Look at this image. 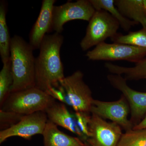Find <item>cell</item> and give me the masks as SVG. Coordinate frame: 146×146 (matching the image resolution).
Segmentation results:
<instances>
[{"label": "cell", "instance_id": "277c9868", "mask_svg": "<svg viewBox=\"0 0 146 146\" xmlns=\"http://www.w3.org/2000/svg\"><path fill=\"white\" fill-rule=\"evenodd\" d=\"M89 22L86 34L80 43L84 51L115 36L120 26L119 22L108 12L102 9L96 10Z\"/></svg>", "mask_w": 146, "mask_h": 146}, {"label": "cell", "instance_id": "e0dca14e", "mask_svg": "<svg viewBox=\"0 0 146 146\" xmlns=\"http://www.w3.org/2000/svg\"><path fill=\"white\" fill-rule=\"evenodd\" d=\"M7 4L5 1L0 2V55L3 63L10 58L11 38L6 21Z\"/></svg>", "mask_w": 146, "mask_h": 146}, {"label": "cell", "instance_id": "ffe728a7", "mask_svg": "<svg viewBox=\"0 0 146 146\" xmlns=\"http://www.w3.org/2000/svg\"><path fill=\"white\" fill-rule=\"evenodd\" d=\"M13 82L10 58L8 61L3 63V68L0 72V107L10 95Z\"/></svg>", "mask_w": 146, "mask_h": 146}, {"label": "cell", "instance_id": "5bb4252c", "mask_svg": "<svg viewBox=\"0 0 146 146\" xmlns=\"http://www.w3.org/2000/svg\"><path fill=\"white\" fill-rule=\"evenodd\" d=\"M42 136L44 146H89L81 138L66 134L48 120Z\"/></svg>", "mask_w": 146, "mask_h": 146}, {"label": "cell", "instance_id": "9c48e42d", "mask_svg": "<svg viewBox=\"0 0 146 146\" xmlns=\"http://www.w3.org/2000/svg\"><path fill=\"white\" fill-rule=\"evenodd\" d=\"M48 121L45 111H39L24 115L22 119L16 125L0 131V144L13 136L30 140L35 135H42Z\"/></svg>", "mask_w": 146, "mask_h": 146}, {"label": "cell", "instance_id": "8fae6325", "mask_svg": "<svg viewBox=\"0 0 146 146\" xmlns=\"http://www.w3.org/2000/svg\"><path fill=\"white\" fill-rule=\"evenodd\" d=\"M107 78L111 85L121 91L128 102L131 113L130 121L133 126L138 124L146 113V93L131 89L125 79L120 75L111 74Z\"/></svg>", "mask_w": 146, "mask_h": 146}, {"label": "cell", "instance_id": "4fadbf2b", "mask_svg": "<svg viewBox=\"0 0 146 146\" xmlns=\"http://www.w3.org/2000/svg\"><path fill=\"white\" fill-rule=\"evenodd\" d=\"M45 112L48 120L77 134L86 142V137L79 127L75 116L69 112L64 103L55 102L45 110Z\"/></svg>", "mask_w": 146, "mask_h": 146}, {"label": "cell", "instance_id": "ac0fdd59", "mask_svg": "<svg viewBox=\"0 0 146 146\" xmlns=\"http://www.w3.org/2000/svg\"><path fill=\"white\" fill-rule=\"evenodd\" d=\"M96 10H104L108 12L119 22L120 26L125 31H128L132 27L138 24L125 17L115 5L114 0H90Z\"/></svg>", "mask_w": 146, "mask_h": 146}, {"label": "cell", "instance_id": "d4e9b609", "mask_svg": "<svg viewBox=\"0 0 146 146\" xmlns=\"http://www.w3.org/2000/svg\"><path fill=\"white\" fill-rule=\"evenodd\" d=\"M143 5L146 13V0H143Z\"/></svg>", "mask_w": 146, "mask_h": 146}, {"label": "cell", "instance_id": "7c38bea8", "mask_svg": "<svg viewBox=\"0 0 146 146\" xmlns=\"http://www.w3.org/2000/svg\"><path fill=\"white\" fill-rule=\"evenodd\" d=\"M55 2V0L42 1L39 16L29 36V43L34 50L39 49L46 34L52 31V11Z\"/></svg>", "mask_w": 146, "mask_h": 146}, {"label": "cell", "instance_id": "6da1fadb", "mask_svg": "<svg viewBox=\"0 0 146 146\" xmlns=\"http://www.w3.org/2000/svg\"><path fill=\"white\" fill-rule=\"evenodd\" d=\"M64 37L60 33L46 35L35 58V87L48 93L60 86L65 78L60 50Z\"/></svg>", "mask_w": 146, "mask_h": 146}, {"label": "cell", "instance_id": "7a4b0ae2", "mask_svg": "<svg viewBox=\"0 0 146 146\" xmlns=\"http://www.w3.org/2000/svg\"><path fill=\"white\" fill-rule=\"evenodd\" d=\"M34 50L21 36L14 35L11 37L10 59L13 82L11 93L35 87Z\"/></svg>", "mask_w": 146, "mask_h": 146}, {"label": "cell", "instance_id": "3957f363", "mask_svg": "<svg viewBox=\"0 0 146 146\" xmlns=\"http://www.w3.org/2000/svg\"><path fill=\"white\" fill-rule=\"evenodd\" d=\"M56 102L54 98L36 87L11 93L1 110L20 115L45 111Z\"/></svg>", "mask_w": 146, "mask_h": 146}, {"label": "cell", "instance_id": "cb8c5ba5", "mask_svg": "<svg viewBox=\"0 0 146 146\" xmlns=\"http://www.w3.org/2000/svg\"><path fill=\"white\" fill-rule=\"evenodd\" d=\"M146 128V115L145 117L140 122L136 125L134 126L132 129L134 130L136 129H143Z\"/></svg>", "mask_w": 146, "mask_h": 146}, {"label": "cell", "instance_id": "52a82bcc", "mask_svg": "<svg viewBox=\"0 0 146 146\" xmlns=\"http://www.w3.org/2000/svg\"><path fill=\"white\" fill-rule=\"evenodd\" d=\"M90 0L68 1L62 5H54L52 11V30L60 33L67 22L75 20L89 22L96 11Z\"/></svg>", "mask_w": 146, "mask_h": 146}, {"label": "cell", "instance_id": "30bf717a", "mask_svg": "<svg viewBox=\"0 0 146 146\" xmlns=\"http://www.w3.org/2000/svg\"><path fill=\"white\" fill-rule=\"evenodd\" d=\"M129 109L127 100L123 96L117 101L104 102L94 100L91 107V114L103 119H108L117 124L126 131L132 129L133 124L128 119Z\"/></svg>", "mask_w": 146, "mask_h": 146}, {"label": "cell", "instance_id": "8992f818", "mask_svg": "<svg viewBox=\"0 0 146 146\" xmlns=\"http://www.w3.org/2000/svg\"><path fill=\"white\" fill-rule=\"evenodd\" d=\"M86 56L91 60H126L136 63L146 56V49L131 45L103 42L91 50Z\"/></svg>", "mask_w": 146, "mask_h": 146}, {"label": "cell", "instance_id": "7402d4cb", "mask_svg": "<svg viewBox=\"0 0 146 146\" xmlns=\"http://www.w3.org/2000/svg\"><path fill=\"white\" fill-rule=\"evenodd\" d=\"M24 115L0 110V129L5 130L19 122Z\"/></svg>", "mask_w": 146, "mask_h": 146}, {"label": "cell", "instance_id": "5b68a950", "mask_svg": "<svg viewBox=\"0 0 146 146\" xmlns=\"http://www.w3.org/2000/svg\"><path fill=\"white\" fill-rule=\"evenodd\" d=\"M83 78V73L77 70L65 77L60 84L65 91L69 105L76 112L90 114L94 99L91 89Z\"/></svg>", "mask_w": 146, "mask_h": 146}, {"label": "cell", "instance_id": "ba28073f", "mask_svg": "<svg viewBox=\"0 0 146 146\" xmlns=\"http://www.w3.org/2000/svg\"><path fill=\"white\" fill-rule=\"evenodd\" d=\"M89 136L86 143L89 146H117L123 133L121 127L106 121L92 114L89 123Z\"/></svg>", "mask_w": 146, "mask_h": 146}, {"label": "cell", "instance_id": "44dd1931", "mask_svg": "<svg viewBox=\"0 0 146 146\" xmlns=\"http://www.w3.org/2000/svg\"><path fill=\"white\" fill-rule=\"evenodd\" d=\"M117 146H146V128L126 131L123 133Z\"/></svg>", "mask_w": 146, "mask_h": 146}, {"label": "cell", "instance_id": "603a6c76", "mask_svg": "<svg viewBox=\"0 0 146 146\" xmlns=\"http://www.w3.org/2000/svg\"><path fill=\"white\" fill-rule=\"evenodd\" d=\"M75 116L79 127L87 140L89 136V123L91 115L86 113L76 112Z\"/></svg>", "mask_w": 146, "mask_h": 146}, {"label": "cell", "instance_id": "9a60e30c", "mask_svg": "<svg viewBox=\"0 0 146 146\" xmlns=\"http://www.w3.org/2000/svg\"><path fill=\"white\" fill-rule=\"evenodd\" d=\"M115 5L128 19L146 27V13L143 0H117Z\"/></svg>", "mask_w": 146, "mask_h": 146}, {"label": "cell", "instance_id": "2e32d148", "mask_svg": "<svg viewBox=\"0 0 146 146\" xmlns=\"http://www.w3.org/2000/svg\"><path fill=\"white\" fill-rule=\"evenodd\" d=\"M105 67L111 74L123 75L126 80L146 79V56L132 67H123L111 63H106Z\"/></svg>", "mask_w": 146, "mask_h": 146}, {"label": "cell", "instance_id": "d6986e66", "mask_svg": "<svg viewBox=\"0 0 146 146\" xmlns=\"http://www.w3.org/2000/svg\"><path fill=\"white\" fill-rule=\"evenodd\" d=\"M110 39L113 43L131 45L146 49V27L137 31L129 32L125 35L117 33Z\"/></svg>", "mask_w": 146, "mask_h": 146}]
</instances>
